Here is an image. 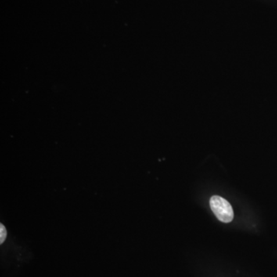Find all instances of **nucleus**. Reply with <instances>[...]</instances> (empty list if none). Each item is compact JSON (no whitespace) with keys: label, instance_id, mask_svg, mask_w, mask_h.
Masks as SVG:
<instances>
[{"label":"nucleus","instance_id":"nucleus-1","mask_svg":"<svg viewBox=\"0 0 277 277\" xmlns=\"http://www.w3.org/2000/svg\"><path fill=\"white\" fill-rule=\"evenodd\" d=\"M210 205L212 211L220 221L227 224L233 220V210L227 199L221 196H213L210 198Z\"/></svg>","mask_w":277,"mask_h":277},{"label":"nucleus","instance_id":"nucleus-2","mask_svg":"<svg viewBox=\"0 0 277 277\" xmlns=\"http://www.w3.org/2000/svg\"><path fill=\"white\" fill-rule=\"evenodd\" d=\"M0 234H1V237H0V242L2 243L6 237V231H5V227L1 224V228H0Z\"/></svg>","mask_w":277,"mask_h":277}]
</instances>
